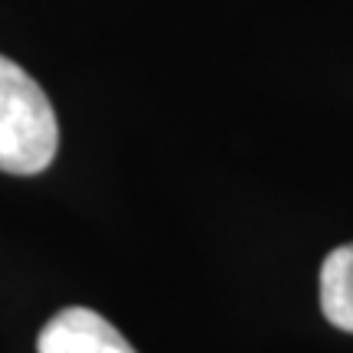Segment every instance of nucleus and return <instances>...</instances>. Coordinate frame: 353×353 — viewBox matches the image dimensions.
<instances>
[{
  "label": "nucleus",
  "instance_id": "obj_1",
  "mask_svg": "<svg viewBox=\"0 0 353 353\" xmlns=\"http://www.w3.org/2000/svg\"><path fill=\"white\" fill-rule=\"evenodd\" d=\"M59 151V121L46 92L20 63L0 56V170L43 174Z\"/></svg>",
  "mask_w": 353,
  "mask_h": 353
},
{
  "label": "nucleus",
  "instance_id": "obj_2",
  "mask_svg": "<svg viewBox=\"0 0 353 353\" xmlns=\"http://www.w3.org/2000/svg\"><path fill=\"white\" fill-rule=\"evenodd\" d=\"M39 353H138L121 330L88 307H63L37 337Z\"/></svg>",
  "mask_w": 353,
  "mask_h": 353
},
{
  "label": "nucleus",
  "instance_id": "obj_3",
  "mask_svg": "<svg viewBox=\"0 0 353 353\" xmlns=\"http://www.w3.org/2000/svg\"><path fill=\"white\" fill-rule=\"evenodd\" d=\"M321 311L337 330L353 334V242H343L321 265Z\"/></svg>",
  "mask_w": 353,
  "mask_h": 353
}]
</instances>
